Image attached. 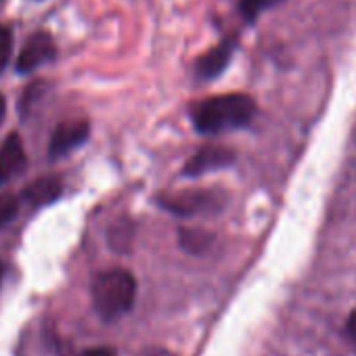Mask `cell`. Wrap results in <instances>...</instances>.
I'll return each mask as SVG.
<instances>
[{"label": "cell", "instance_id": "1", "mask_svg": "<svg viewBox=\"0 0 356 356\" xmlns=\"http://www.w3.org/2000/svg\"><path fill=\"white\" fill-rule=\"evenodd\" d=\"M256 115V103L248 95L231 92L200 101L191 109V120L202 134H216L248 126Z\"/></svg>", "mask_w": 356, "mask_h": 356}, {"label": "cell", "instance_id": "2", "mask_svg": "<svg viewBox=\"0 0 356 356\" xmlns=\"http://www.w3.org/2000/svg\"><path fill=\"white\" fill-rule=\"evenodd\" d=\"M134 296L136 281L128 270L111 268L97 275L92 281V302L105 321H113L128 312L134 304Z\"/></svg>", "mask_w": 356, "mask_h": 356}, {"label": "cell", "instance_id": "3", "mask_svg": "<svg viewBox=\"0 0 356 356\" xmlns=\"http://www.w3.org/2000/svg\"><path fill=\"white\" fill-rule=\"evenodd\" d=\"M159 206L178 216H193L204 212H214L222 208V195L216 191H181V193H165L157 197Z\"/></svg>", "mask_w": 356, "mask_h": 356}, {"label": "cell", "instance_id": "4", "mask_svg": "<svg viewBox=\"0 0 356 356\" xmlns=\"http://www.w3.org/2000/svg\"><path fill=\"white\" fill-rule=\"evenodd\" d=\"M55 53H57L55 40L47 32H38V34L28 38L24 51L19 53L17 72L19 74H30V72L38 70L40 65H44L47 61L55 59Z\"/></svg>", "mask_w": 356, "mask_h": 356}, {"label": "cell", "instance_id": "5", "mask_svg": "<svg viewBox=\"0 0 356 356\" xmlns=\"http://www.w3.org/2000/svg\"><path fill=\"white\" fill-rule=\"evenodd\" d=\"M90 126L86 120H72V122H61L49 143V155L51 157H63L72 149L80 147L88 138Z\"/></svg>", "mask_w": 356, "mask_h": 356}, {"label": "cell", "instance_id": "6", "mask_svg": "<svg viewBox=\"0 0 356 356\" xmlns=\"http://www.w3.org/2000/svg\"><path fill=\"white\" fill-rule=\"evenodd\" d=\"M26 149L17 132H11L0 145V183H9L11 178L24 172L26 168Z\"/></svg>", "mask_w": 356, "mask_h": 356}, {"label": "cell", "instance_id": "7", "mask_svg": "<svg viewBox=\"0 0 356 356\" xmlns=\"http://www.w3.org/2000/svg\"><path fill=\"white\" fill-rule=\"evenodd\" d=\"M233 161H235V153L231 149L210 145V147L200 149L185 163V174L187 176H200V174H206V172H212V170H220L225 165H231Z\"/></svg>", "mask_w": 356, "mask_h": 356}, {"label": "cell", "instance_id": "8", "mask_svg": "<svg viewBox=\"0 0 356 356\" xmlns=\"http://www.w3.org/2000/svg\"><path fill=\"white\" fill-rule=\"evenodd\" d=\"M233 53H235V40H222L218 47H214L204 57H200V61L195 65L197 78L214 80L216 76H220L227 70V65L231 63Z\"/></svg>", "mask_w": 356, "mask_h": 356}, {"label": "cell", "instance_id": "9", "mask_svg": "<svg viewBox=\"0 0 356 356\" xmlns=\"http://www.w3.org/2000/svg\"><path fill=\"white\" fill-rule=\"evenodd\" d=\"M61 191H63V183L59 176H42L28 185L24 197L34 206H49L55 200H59Z\"/></svg>", "mask_w": 356, "mask_h": 356}, {"label": "cell", "instance_id": "10", "mask_svg": "<svg viewBox=\"0 0 356 356\" xmlns=\"http://www.w3.org/2000/svg\"><path fill=\"white\" fill-rule=\"evenodd\" d=\"M178 235H181V245L191 254H202L212 241V235L204 231H195V229H181Z\"/></svg>", "mask_w": 356, "mask_h": 356}, {"label": "cell", "instance_id": "11", "mask_svg": "<svg viewBox=\"0 0 356 356\" xmlns=\"http://www.w3.org/2000/svg\"><path fill=\"white\" fill-rule=\"evenodd\" d=\"M109 241L118 252H126L132 241V225L130 222H118L115 229L109 233Z\"/></svg>", "mask_w": 356, "mask_h": 356}, {"label": "cell", "instance_id": "12", "mask_svg": "<svg viewBox=\"0 0 356 356\" xmlns=\"http://www.w3.org/2000/svg\"><path fill=\"white\" fill-rule=\"evenodd\" d=\"M19 210V200L11 193H0V227L9 225Z\"/></svg>", "mask_w": 356, "mask_h": 356}, {"label": "cell", "instance_id": "13", "mask_svg": "<svg viewBox=\"0 0 356 356\" xmlns=\"http://www.w3.org/2000/svg\"><path fill=\"white\" fill-rule=\"evenodd\" d=\"M281 3V0H241V13L248 22H254L264 9Z\"/></svg>", "mask_w": 356, "mask_h": 356}, {"label": "cell", "instance_id": "14", "mask_svg": "<svg viewBox=\"0 0 356 356\" xmlns=\"http://www.w3.org/2000/svg\"><path fill=\"white\" fill-rule=\"evenodd\" d=\"M13 55V34L7 26H0V72H3Z\"/></svg>", "mask_w": 356, "mask_h": 356}, {"label": "cell", "instance_id": "15", "mask_svg": "<svg viewBox=\"0 0 356 356\" xmlns=\"http://www.w3.org/2000/svg\"><path fill=\"white\" fill-rule=\"evenodd\" d=\"M84 356H115V352L111 350V348H90V350H86L84 352Z\"/></svg>", "mask_w": 356, "mask_h": 356}, {"label": "cell", "instance_id": "16", "mask_svg": "<svg viewBox=\"0 0 356 356\" xmlns=\"http://www.w3.org/2000/svg\"><path fill=\"white\" fill-rule=\"evenodd\" d=\"M346 329H348V335H350V339H352V341H354V346H356V310L350 314Z\"/></svg>", "mask_w": 356, "mask_h": 356}, {"label": "cell", "instance_id": "17", "mask_svg": "<svg viewBox=\"0 0 356 356\" xmlns=\"http://www.w3.org/2000/svg\"><path fill=\"white\" fill-rule=\"evenodd\" d=\"M5 111H7V101L3 95H0V122H3V118H5Z\"/></svg>", "mask_w": 356, "mask_h": 356}, {"label": "cell", "instance_id": "18", "mask_svg": "<svg viewBox=\"0 0 356 356\" xmlns=\"http://www.w3.org/2000/svg\"><path fill=\"white\" fill-rule=\"evenodd\" d=\"M3 273H5V270H3V264H0V281H3Z\"/></svg>", "mask_w": 356, "mask_h": 356}]
</instances>
